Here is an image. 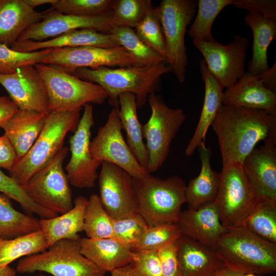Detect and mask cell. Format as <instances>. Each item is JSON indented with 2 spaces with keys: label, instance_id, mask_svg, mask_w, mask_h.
<instances>
[{
  "label": "cell",
  "instance_id": "obj_1",
  "mask_svg": "<svg viewBox=\"0 0 276 276\" xmlns=\"http://www.w3.org/2000/svg\"><path fill=\"white\" fill-rule=\"evenodd\" d=\"M222 165L242 163L261 141L276 142V116L261 109L223 105L211 124Z\"/></svg>",
  "mask_w": 276,
  "mask_h": 276
},
{
  "label": "cell",
  "instance_id": "obj_2",
  "mask_svg": "<svg viewBox=\"0 0 276 276\" xmlns=\"http://www.w3.org/2000/svg\"><path fill=\"white\" fill-rule=\"evenodd\" d=\"M170 72V65L163 62L142 66L81 67L71 74L101 86L108 94L113 107L119 108L120 95L130 93L135 96L137 108H141L149 96L156 93L162 76Z\"/></svg>",
  "mask_w": 276,
  "mask_h": 276
},
{
  "label": "cell",
  "instance_id": "obj_3",
  "mask_svg": "<svg viewBox=\"0 0 276 276\" xmlns=\"http://www.w3.org/2000/svg\"><path fill=\"white\" fill-rule=\"evenodd\" d=\"M215 251L232 268L261 276L276 272V244L242 225L227 227L218 239Z\"/></svg>",
  "mask_w": 276,
  "mask_h": 276
},
{
  "label": "cell",
  "instance_id": "obj_4",
  "mask_svg": "<svg viewBox=\"0 0 276 276\" xmlns=\"http://www.w3.org/2000/svg\"><path fill=\"white\" fill-rule=\"evenodd\" d=\"M137 202V212L149 226L176 224L186 203V185L179 176L166 178L150 174L141 178L132 177Z\"/></svg>",
  "mask_w": 276,
  "mask_h": 276
},
{
  "label": "cell",
  "instance_id": "obj_5",
  "mask_svg": "<svg viewBox=\"0 0 276 276\" xmlns=\"http://www.w3.org/2000/svg\"><path fill=\"white\" fill-rule=\"evenodd\" d=\"M82 109L50 112L41 132L29 150L17 159L9 171L10 176L22 186L49 163L63 147L67 133L76 131Z\"/></svg>",
  "mask_w": 276,
  "mask_h": 276
},
{
  "label": "cell",
  "instance_id": "obj_6",
  "mask_svg": "<svg viewBox=\"0 0 276 276\" xmlns=\"http://www.w3.org/2000/svg\"><path fill=\"white\" fill-rule=\"evenodd\" d=\"M34 65L45 85L50 112L72 111L86 104L101 105L109 98L99 85L81 79L57 65Z\"/></svg>",
  "mask_w": 276,
  "mask_h": 276
},
{
  "label": "cell",
  "instance_id": "obj_7",
  "mask_svg": "<svg viewBox=\"0 0 276 276\" xmlns=\"http://www.w3.org/2000/svg\"><path fill=\"white\" fill-rule=\"evenodd\" d=\"M80 239L59 240L47 250L20 260L16 270L45 272L52 276H104L105 272L81 254Z\"/></svg>",
  "mask_w": 276,
  "mask_h": 276
},
{
  "label": "cell",
  "instance_id": "obj_8",
  "mask_svg": "<svg viewBox=\"0 0 276 276\" xmlns=\"http://www.w3.org/2000/svg\"><path fill=\"white\" fill-rule=\"evenodd\" d=\"M151 114L143 125V134L148 153L147 172L156 171L166 161L170 146L186 116L180 108H172L165 103L160 95L150 94L148 101Z\"/></svg>",
  "mask_w": 276,
  "mask_h": 276
},
{
  "label": "cell",
  "instance_id": "obj_9",
  "mask_svg": "<svg viewBox=\"0 0 276 276\" xmlns=\"http://www.w3.org/2000/svg\"><path fill=\"white\" fill-rule=\"evenodd\" d=\"M157 7L167 47V63L178 82L183 83L188 63L185 37L196 13L197 1L162 0Z\"/></svg>",
  "mask_w": 276,
  "mask_h": 276
},
{
  "label": "cell",
  "instance_id": "obj_10",
  "mask_svg": "<svg viewBox=\"0 0 276 276\" xmlns=\"http://www.w3.org/2000/svg\"><path fill=\"white\" fill-rule=\"evenodd\" d=\"M68 148L63 147L42 169L33 175L22 189L34 202L57 214L71 210L72 192L63 168Z\"/></svg>",
  "mask_w": 276,
  "mask_h": 276
},
{
  "label": "cell",
  "instance_id": "obj_11",
  "mask_svg": "<svg viewBox=\"0 0 276 276\" xmlns=\"http://www.w3.org/2000/svg\"><path fill=\"white\" fill-rule=\"evenodd\" d=\"M214 202L219 210L221 222L226 227L241 225L252 212L256 201L242 164L233 163L222 165Z\"/></svg>",
  "mask_w": 276,
  "mask_h": 276
},
{
  "label": "cell",
  "instance_id": "obj_12",
  "mask_svg": "<svg viewBox=\"0 0 276 276\" xmlns=\"http://www.w3.org/2000/svg\"><path fill=\"white\" fill-rule=\"evenodd\" d=\"M119 108L113 107L106 123L100 127L90 142V151L96 159L113 164L132 177L141 178L148 173L137 162L122 134Z\"/></svg>",
  "mask_w": 276,
  "mask_h": 276
},
{
  "label": "cell",
  "instance_id": "obj_13",
  "mask_svg": "<svg viewBox=\"0 0 276 276\" xmlns=\"http://www.w3.org/2000/svg\"><path fill=\"white\" fill-rule=\"evenodd\" d=\"M41 63L57 65L70 74L81 67L143 66L122 46L110 48L94 46L54 48Z\"/></svg>",
  "mask_w": 276,
  "mask_h": 276
},
{
  "label": "cell",
  "instance_id": "obj_14",
  "mask_svg": "<svg viewBox=\"0 0 276 276\" xmlns=\"http://www.w3.org/2000/svg\"><path fill=\"white\" fill-rule=\"evenodd\" d=\"M74 134L70 138L71 156L65 166L70 184L84 189L95 186L97 170L102 162L95 159L90 151L91 129L95 124L93 104H86Z\"/></svg>",
  "mask_w": 276,
  "mask_h": 276
},
{
  "label": "cell",
  "instance_id": "obj_15",
  "mask_svg": "<svg viewBox=\"0 0 276 276\" xmlns=\"http://www.w3.org/2000/svg\"><path fill=\"white\" fill-rule=\"evenodd\" d=\"M193 43L203 56L210 72L223 88L231 87L245 72V61L249 47L246 37L236 35L227 45L221 44L215 39L193 41Z\"/></svg>",
  "mask_w": 276,
  "mask_h": 276
},
{
  "label": "cell",
  "instance_id": "obj_16",
  "mask_svg": "<svg viewBox=\"0 0 276 276\" xmlns=\"http://www.w3.org/2000/svg\"><path fill=\"white\" fill-rule=\"evenodd\" d=\"M99 178V197L107 212L116 219L137 212L132 177L119 167L103 162Z\"/></svg>",
  "mask_w": 276,
  "mask_h": 276
},
{
  "label": "cell",
  "instance_id": "obj_17",
  "mask_svg": "<svg viewBox=\"0 0 276 276\" xmlns=\"http://www.w3.org/2000/svg\"><path fill=\"white\" fill-rule=\"evenodd\" d=\"M45 12L42 20L25 31L17 41H44L64 33L79 29H93L108 33L113 27L112 11L90 17L64 14L51 9Z\"/></svg>",
  "mask_w": 276,
  "mask_h": 276
},
{
  "label": "cell",
  "instance_id": "obj_18",
  "mask_svg": "<svg viewBox=\"0 0 276 276\" xmlns=\"http://www.w3.org/2000/svg\"><path fill=\"white\" fill-rule=\"evenodd\" d=\"M242 168L256 202L276 204V142L254 148Z\"/></svg>",
  "mask_w": 276,
  "mask_h": 276
},
{
  "label": "cell",
  "instance_id": "obj_19",
  "mask_svg": "<svg viewBox=\"0 0 276 276\" xmlns=\"http://www.w3.org/2000/svg\"><path fill=\"white\" fill-rule=\"evenodd\" d=\"M0 84L19 109L50 112L45 85L34 65L22 66L10 74H0Z\"/></svg>",
  "mask_w": 276,
  "mask_h": 276
},
{
  "label": "cell",
  "instance_id": "obj_20",
  "mask_svg": "<svg viewBox=\"0 0 276 276\" xmlns=\"http://www.w3.org/2000/svg\"><path fill=\"white\" fill-rule=\"evenodd\" d=\"M181 235L190 237L215 250L219 237L226 230L220 221L215 202L197 209L181 211L176 223Z\"/></svg>",
  "mask_w": 276,
  "mask_h": 276
},
{
  "label": "cell",
  "instance_id": "obj_21",
  "mask_svg": "<svg viewBox=\"0 0 276 276\" xmlns=\"http://www.w3.org/2000/svg\"><path fill=\"white\" fill-rule=\"evenodd\" d=\"M223 105L261 109L276 116V94L266 88L259 76L247 72L223 92Z\"/></svg>",
  "mask_w": 276,
  "mask_h": 276
},
{
  "label": "cell",
  "instance_id": "obj_22",
  "mask_svg": "<svg viewBox=\"0 0 276 276\" xmlns=\"http://www.w3.org/2000/svg\"><path fill=\"white\" fill-rule=\"evenodd\" d=\"M181 276H213L226 266L213 249L181 235L175 242Z\"/></svg>",
  "mask_w": 276,
  "mask_h": 276
},
{
  "label": "cell",
  "instance_id": "obj_23",
  "mask_svg": "<svg viewBox=\"0 0 276 276\" xmlns=\"http://www.w3.org/2000/svg\"><path fill=\"white\" fill-rule=\"evenodd\" d=\"M81 46L110 48L120 45L109 33L85 29L68 31L44 41H17L10 48L17 52L30 53L46 49Z\"/></svg>",
  "mask_w": 276,
  "mask_h": 276
},
{
  "label": "cell",
  "instance_id": "obj_24",
  "mask_svg": "<svg viewBox=\"0 0 276 276\" xmlns=\"http://www.w3.org/2000/svg\"><path fill=\"white\" fill-rule=\"evenodd\" d=\"M46 12H38L24 0H0V44L11 47L20 35L40 22Z\"/></svg>",
  "mask_w": 276,
  "mask_h": 276
},
{
  "label": "cell",
  "instance_id": "obj_25",
  "mask_svg": "<svg viewBox=\"0 0 276 276\" xmlns=\"http://www.w3.org/2000/svg\"><path fill=\"white\" fill-rule=\"evenodd\" d=\"M47 116L34 110L19 109L0 126L14 147L18 158L33 146L45 125Z\"/></svg>",
  "mask_w": 276,
  "mask_h": 276
},
{
  "label": "cell",
  "instance_id": "obj_26",
  "mask_svg": "<svg viewBox=\"0 0 276 276\" xmlns=\"http://www.w3.org/2000/svg\"><path fill=\"white\" fill-rule=\"evenodd\" d=\"M199 69L205 86L204 101L198 124L185 150L187 156L193 155L199 145L204 141L209 127L223 105V88L210 72L204 59L199 62Z\"/></svg>",
  "mask_w": 276,
  "mask_h": 276
},
{
  "label": "cell",
  "instance_id": "obj_27",
  "mask_svg": "<svg viewBox=\"0 0 276 276\" xmlns=\"http://www.w3.org/2000/svg\"><path fill=\"white\" fill-rule=\"evenodd\" d=\"M80 243L81 254L105 273L131 262L132 250L113 238L84 237Z\"/></svg>",
  "mask_w": 276,
  "mask_h": 276
},
{
  "label": "cell",
  "instance_id": "obj_28",
  "mask_svg": "<svg viewBox=\"0 0 276 276\" xmlns=\"http://www.w3.org/2000/svg\"><path fill=\"white\" fill-rule=\"evenodd\" d=\"M201 162L199 175L190 180L186 189V203L188 209L198 208L214 202L217 197L219 173L213 170L211 165V151L202 142L198 148Z\"/></svg>",
  "mask_w": 276,
  "mask_h": 276
},
{
  "label": "cell",
  "instance_id": "obj_29",
  "mask_svg": "<svg viewBox=\"0 0 276 276\" xmlns=\"http://www.w3.org/2000/svg\"><path fill=\"white\" fill-rule=\"evenodd\" d=\"M88 199L80 195L69 211L60 216L39 220L49 247L62 239L80 240L78 233L83 231L84 216Z\"/></svg>",
  "mask_w": 276,
  "mask_h": 276
},
{
  "label": "cell",
  "instance_id": "obj_30",
  "mask_svg": "<svg viewBox=\"0 0 276 276\" xmlns=\"http://www.w3.org/2000/svg\"><path fill=\"white\" fill-rule=\"evenodd\" d=\"M119 117L123 129L126 132V143L139 163L146 170L148 153L144 142L143 125L137 114L135 96L130 93L121 94L119 96Z\"/></svg>",
  "mask_w": 276,
  "mask_h": 276
},
{
  "label": "cell",
  "instance_id": "obj_31",
  "mask_svg": "<svg viewBox=\"0 0 276 276\" xmlns=\"http://www.w3.org/2000/svg\"><path fill=\"white\" fill-rule=\"evenodd\" d=\"M245 24L250 28L253 36L252 58L247 65V72L259 76L269 68L267 50L276 38V21L265 19L250 13L244 17Z\"/></svg>",
  "mask_w": 276,
  "mask_h": 276
},
{
  "label": "cell",
  "instance_id": "obj_32",
  "mask_svg": "<svg viewBox=\"0 0 276 276\" xmlns=\"http://www.w3.org/2000/svg\"><path fill=\"white\" fill-rule=\"evenodd\" d=\"M49 246L41 229L8 240L0 245V267L8 266L16 259L46 250Z\"/></svg>",
  "mask_w": 276,
  "mask_h": 276
},
{
  "label": "cell",
  "instance_id": "obj_33",
  "mask_svg": "<svg viewBox=\"0 0 276 276\" xmlns=\"http://www.w3.org/2000/svg\"><path fill=\"white\" fill-rule=\"evenodd\" d=\"M39 229V220L17 211L9 197L0 194L1 238L11 239Z\"/></svg>",
  "mask_w": 276,
  "mask_h": 276
},
{
  "label": "cell",
  "instance_id": "obj_34",
  "mask_svg": "<svg viewBox=\"0 0 276 276\" xmlns=\"http://www.w3.org/2000/svg\"><path fill=\"white\" fill-rule=\"evenodd\" d=\"M234 0H198L196 16L188 30L193 41H209L215 39L212 33L213 24L220 12Z\"/></svg>",
  "mask_w": 276,
  "mask_h": 276
},
{
  "label": "cell",
  "instance_id": "obj_35",
  "mask_svg": "<svg viewBox=\"0 0 276 276\" xmlns=\"http://www.w3.org/2000/svg\"><path fill=\"white\" fill-rule=\"evenodd\" d=\"M108 33L120 46L134 56L143 66L166 62V59L162 55L147 45L138 37L133 28L113 26Z\"/></svg>",
  "mask_w": 276,
  "mask_h": 276
},
{
  "label": "cell",
  "instance_id": "obj_36",
  "mask_svg": "<svg viewBox=\"0 0 276 276\" xmlns=\"http://www.w3.org/2000/svg\"><path fill=\"white\" fill-rule=\"evenodd\" d=\"M113 221L99 196L92 194L84 212L83 231L86 237L94 239L112 238Z\"/></svg>",
  "mask_w": 276,
  "mask_h": 276
},
{
  "label": "cell",
  "instance_id": "obj_37",
  "mask_svg": "<svg viewBox=\"0 0 276 276\" xmlns=\"http://www.w3.org/2000/svg\"><path fill=\"white\" fill-rule=\"evenodd\" d=\"M241 225L258 237L276 244V204L256 202Z\"/></svg>",
  "mask_w": 276,
  "mask_h": 276
},
{
  "label": "cell",
  "instance_id": "obj_38",
  "mask_svg": "<svg viewBox=\"0 0 276 276\" xmlns=\"http://www.w3.org/2000/svg\"><path fill=\"white\" fill-rule=\"evenodd\" d=\"M138 37L166 60L167 50L157 7L152 6L135 28Z\"/></svg>",
  "mask_w": 276,
  "mask_h": 276
},
{
  "label": "cell",
  "instance_id": "obj_39",
  "mask_svg": "<svg viewBox=\"0 0 276 276\" xmlns=\"http://www.w3.org/2000/svg\"><path fill=\"white\" fill-rule=\"evenodd\" d=\"M149 226L137 212L113 219L112 238L132 250Z\"/></svg>",
  "mask_w": 276,
  "mask_h": 276
},
{
  "label": "cell",
  "instance_id": "obj_40",
  "mask_svg": "<svg viewBox=\"0 0 276 276\" xmlns=\"http://www.w3.org/2000/svg\"><path fill=\"white\" fill-rule=\"evenodd\" d=\"M152 6L150 0H114L112 7L113 27L135 28Z\"/></svg>",
  "mask_w": 276,
  "mask_h": 276
},
{
  "label": "cell",
  "instance_id": "obj_41",
  "mask_svg": "<svg viewBox=\"0 0 276 276\" xmlns=\"http://www.w3.org/2000/svg\"><path fill=\"white\" fill-rule=\"evenodd\" d=\"M181 236L175 223H166L149 226L132 250L158 251L175 243Z\"/></svg>",
  "mask_w": 276,
  "mask_h": 276
},
{
  "label": "cell",
  "instance_id": "obj_42",
  "mask_svg": "<svg viewBox=\"0 0 276 276\" xmlns=\"http://www.w3.org/2000/svg\"><path fill=\"white\" fill-rule=\"evenodd\" d=\"M114 0H56L51 9L79 16H95L112 11Z\"/></svg>",
  "mask_w": 276,
  "mask_h": 276
},
{
  "label": "cell",
  "instance_id": "obj_43",
  "mask_svg": "<svg viewBox=\"0 0 276 276\" xmlns=\"http://www.w3.org/2000/svg\"><path fill=\"white\" fill-rule=\"evenodd\" d=\"M52 50L46 49L25 53L14 51L10 47L0 44V74H10L22 66L41 63Z\"/></svg>",
  "mask_w": 276,
  "mask_h": 276
},
{
  "label": "cell",
  "instance_id": "obj_44",
  "mask_svg": "<svg viewBox=\"0 0 276 276\" xmlns=\"http://www.w3.org/2000/svg\"><path fill=\"white\" fill-rule=\"evenodd\" d=\"M0 192L18 202L22 208L29 213L35 214L39 210V206L29 197L21 186L1 169Z\"/></svg>",
  "mask_w": 276,
  "mask_h": 276
},
{
  "label": "cell",
  "instance_id": "obj_45",
  "mask_svg": "<svg viewBox=\"0 0 276 276\" xmlns=\"http://www.w3.org/2000/svg\"><path fill=\"white\" fill-rule=\"evenodd\" d=\"M130 264L140 276H163L158 251L132 250Z\"/></svg>",
  "mask_w": 276,
  "mask_h": 276
},
{
  "label": "cell",
  "instance_id": "obj_46",
  "mask_svg": "<svg viewBox=\"0 0 276 276\" xmlns=\"http://www.w3.org/2000/svg\"><path fill=\"white\" fill-rule=\"evenodd\" d=\"M233 5L257 16L276 21L275 0H234Z\"/></svg>",
  "mask_w": 276,
  "mask_h": 276
},
{
  "label": "cell",
  "instance_id": "obj_47",
  "mask_svg": "<svg viewBox=\"0 0 276 276\" xmlns=\"http://www.w3.org/2000/svg\"><path fill=\"white\" fill-rule=\"evenodd\" d=\"M163 276H181L175 242L158 250Z\"/></svg>",
  "mask_w": 276,
  "mask_h": 276
},
{
  "label": "cell",
  "instance_id": "obj_48",
  "mask_svg": "<svg viewBox=\"0 0 276 276\" xmlns=\"http://www.w3.org/2000/svg\"><path fill=\"white\" fill-rule=\"evenodd\" d=\"M18 159L12 143L4 134L0 136V168L10 171Z\"/></svg>",
  "mask_w": 276,
  "mask_h": 276
},
{
  "label": "cell",
  "instance_id": "obj_49",
  "mask_svg": "<svg viewBox=\"0 0 276 276\" xmlns=\"http://www.w3.org/2000/svg\"><path fill=\"white\" fill-rule=\"evenodd\" d=\"M19 110L9 97L0 96V126Z\"/></svg>",
  "mask_w": 276,
  "mask_h": 276
},
{
  "label": "cell",
  "instance_id": "obj_50",
  "mask_svg": "<svg viewBox=\"0 0 276 276\" xmlns=\"http://www.w3.org/2000/svg\"><path fill=\"white\" fill-rule=\"evenodd\" d=\"M263 85L269 90L276 94V63L263 72L259 76Z\"/></svg>",
  "mask_w": 276,
  "mask_h": 276
},
{
  "label": "cell",
  "instance_id": "obj_51",
  "mask_svg": "<svg viewBox=\"0 0 276 276\" xmlns=\"http://www.w3.org/2000/svg\"><path fill=\"white\" fill-rule=\"evenodd\" d=\"M213 276H261L252 273L244 272L227 266L216 271Z\"/></svg>",
  "mask_w": 276,
  "mask_h": 276
},
{
  "label": "cell",
  "instance_id": "obj_52",
  "mask_svg": "<svg viewBox=\"0 0 276 276\" xmlns=\"http://www.w3.org/2000/svg\"><path fill=\"white\" fill-rule=\"evenodd\" d=\"M110 273L111 276H140L130 264L117 268Z\"/></svg>",
  "mask_w": 276,
  "mask_h": 276
},
{
  "label": "cell",
  "instance_id": "obj_53",
  "mask_svg": "<svg viewBox=\"0 0 276 276\" xmlns=\"http://www.w3.org/2000/svg\"><path fill=\"white\" fill-rule=\"evenodd\" d=\"M24 2L30 7L34 9L35 7L44 5L54 4L56 0H24Z\"/></svg>",
  "mask_w": 276,
  "mask_h": 276
},
{
  "label": "cell",
  "instance_id": "obj_54",
  "mask_svg": "<svg viewBox=\"0 0 276 276\" xmlns=\"http://www.w3.org/2000/svg\"><path fill=\"white\" fill-rule=\"evenodd\" d=\"M16 270L9 265L0 267V276H16Z\"/></svg>",
  "mask_w": 276,
  "mask_h": 276
},
{
  "label": "cell",
  "instance_id": "obj_55",
  "mask_svg": "<svg viewBox=\"0 0 276 276\" xmlns=\"http://www.w3.org/2000/svg\"><path fill=\"white\" fill-rule=\"evenodd\" d=\"M3 240H4V239H3L2 238L0 237V245L2 243V242H3Z\"/></svg>",
  "mask_w": 276,
  "mask_h": 276
},
{
  "label": "cell",
  "instance_id": "obj_56",
  "mask_svg": "<svg viewBox=\"0 0 276 276\" xmlns=\"http://www.w3.org/2000/svg\"><path fill=\"white\" fill-rule=\"evenodd\" d=\"M36 276H46V275H43V274H39V275H37Z\"/></svg>",
  "mask_w": 276,
  "mask_h": 276
}]
</instances>
